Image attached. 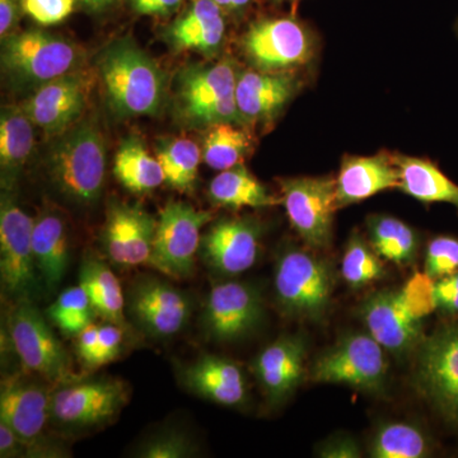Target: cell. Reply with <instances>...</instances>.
I'll return each mask as SVG.
<instances>
[{"instance_id":"48","label":"cell","mask_w":458,"mask_h":458,"mask_svg":"<svg viewBox=\"0 0 458 458\" xmlns=\"http://www.w3.org/2000/svg\"><path fill=\"white\" fill-rule=\"evenodd\" d=\"M22 0H0V35L4 38L16 25Z\"/></svg>"},{"instance_id":"10","label":"cell","mask_w":458,"mask_h":458,"mask_svg":"<svg viewBox=\"0 0 458 458\" xmlns=\"http://www.w3.org/2000/svg\"><path fill=\"white\" fill-rule=\"evenodd\" d=\"M8 330L25 369L50 384L69 381L71 358L30 300L20 301L9 313Z\"/></svg>"},{"instance_id":"52","label":"cell","mask_w":458,"mask_h":458,"mask_svg":"<svg viewBox=\"0 0 458 458\" xmlns=\"http://www.w3.org/2000/svg\"><path fill=\"white\" fill-rule=\"evenodd\" d=\"M456 29H457V33H458V22H457V26H456Z\"/></svg>"},{"instance_id":"43","label":"cell","mask_w":458,"mask_h":458,"mask_svg":"<svg viewBox=\"0 0 458 458\" xmlns=\"http://www.w3.org/2000/svg\"><path fill=\"white\" fill-rule=\"evenodd\" d=\"M437 311L445 318H458V271L445 278L434 280Z\"/></svg>"},{"instance_id":"37","label":"cell","mask_w":458,"mask_h":458,"mask_svg":"<svg viewBox=\"0 0 458 458\" xmlns=\"http://www.w3.org/2000/svg\"><path fill=\"white\" fill-rule=\"evenodd\" d=\"M86 289L78 284L65 289L47 310V316L68 336H77L92 324L95 315Z\"/></svg>"},{"instance_id":"34","label":"cell","mask_w":458,"mask_h":458,"mask_svg":"<svg viewBox=\"0 0 458 458\" xmlns=\"http://www.w3.org/2000/svg\"><path fill=\"white\" fill-rule=\"evenodd\" d=\"M432 452V443L423 429L408 423H386L378 427L369 443L370 457L423 458Z\"/></svg>"},{"instance_id":"31","label":"cell","mask_w":458,"mask_h":458,"mask_svg":"<svg viewBox=\"0 0 458 458\" xmlns=\"http://www.w3.org/2000/svg\"><path fill=\"white\" fill-rule=\"evenodd\" d=\"M80 284L86 289L96 315L111 324L125 327V298L122 284L104 262H84L81 269Z\"/></svg>"},{"instance_id":"23","label":"cell","mask_w":458,"mask_h":458,"mask_svg":"<svg viewBox=\"0 0 458 458\" xmlns=\"http://www.w3.org/2000/svg\"><path fill=\"white\" fill-rule=\"evenodd\" d=\"M337 209L360 203L378 192L399 189L400 172L393 153L375 156H344L336 177Z\"/></svg>"},{"instance_id":"3","label":"cell","mask_w":458,"mask_h":458,"mask_svg":"<svg viewBox=\"0 0 458 458\" xmlns=\"http://www.w3.org/2000/svg\"><path fill=\"white\" fill-rule=\"evenodd\" d=\"M51 180L66 198L89 205L98 200L106 171V149L101 132L93 123L72 129L51 148Z\"/></svg>"},{"instance_id":"45","label":"cell","mask_w":458,"mask_h":458,"mask_svg":"<svg viewBox=\"0 0 458 458\" xmlns=\"http://www.w3.org/2000/svg\"><path fill=\"white\" fill-rule=\"evenodd\" d=\"M325 458H358L361 456L360 445L349 437H339L325 443L318 452Z\"/></svg>"},{"instance_id":"27","label":"cell","mask_w":458,"mask_h":458,"mask_svg":"<svg viewBox=\"0 0 458 458\" xmlns=\"http://www.w3.org/2000/svg\"><path fill=\"white\" fill-rule=\"evenodd\" d=\"M401 191L424 204L447 203L458 210V185L426 158L393 153Z\"/></svg>"},{"instance_id":"7","label":"cell","mask_w":458,"mask_h":458,"mask_svg":"<svg viewBox=\"0 0 458 458\" xmlns=\"http://www.w3.org/2000/svg\"><path fill=\"white\" fill-rule=\"evenodd\" d=\"M415 385L433 409L458 428V318L424 337L419 345Z\"/></svg>"},{"instance_id":"26","label":"cell","mask_w":458,"mask_h":458,"mask_svg":"<svg viewBox=\"0 0 458 458\" xmlns=\"http://www.w3.org/2000/svg\"><path fill=\"white\" fill-rule=\"evenodd\" d=\"M225 23L214 0H194L189 11L172 25L168 38L176 50L213 53L221 47Z\"/></svg>"},{"instance_id":"15","label":"cell","mask_w":458,"mask_h":458,"mask_svg":"<svg viewBox=\"0 0 458 458\" xmlns=\"http://www.w3.org/2000/svg\"><path fill=\"white\" fill-rule=\"evenodd\" d=\"M129 312L147 335L165 339L181 333L192 313V302L181 289L158 278H143L131 286Z\"/></svg>"},{"instance_id":"33","label":"cell","mask_w":458,"mask_h":458,"mask_svg":"<svg viewBox=\"0 0 458 458\" xmlns=\"http://www.w3.org/2000/svg\"><path fill=\"white\" fill-rule=\"evenodd\" d=\"M237 125L240 123H219L209 126L201 155L213 170L221 172L243 165L251 152V137Z\"/></svg>"},{"instance_id":"24","label":"cell","mask_w":458,"mask_h":458,"mask_svg":"<svg viewBox=\"0 0 458 458\" xmlns=\"http://www.w3.org/2000/svg\"><path fill=\"white\" fill-rule=\"evenodd\" d=\"M182 381L191 393L219 405L237 406L246 400L245 375L240 366L227 358H199L183 369Z\"/></svg>"},{"instance_id":"50","label":"cell","mask_w":458,"mask_h":458,"mask_svg":"<svg viewBox=\"0 0 458 458\" xmlns=\"http://www.w3.org/2000/svg\"><path fill=\"white\" fill-rule=\"evenodd\" d=\"M252 0H231V9H242L251 3Z\"/></svg>"},{"instance_id":"4","label":"cell","mask_w":458,"mask_h":458,"mask_svg":"<svg viewBox=\"0 0 458 458\" xmlns=\"http://www.w3.org/2000/svg\"><path fill=\"white\" fill-rule=\"evenodd\" d=\"M81 59L82 53L72 42L38 30L8 36L3 44V69L21 89H38L72 73Z\"/></svg>"},{"instance_id":"18","label":"cell","mask_w":458,"mask_h":458,"mask_svg":"<svg viewBox=\"0 0 458 458\" xmlns=\"http://www.w3.org/2000/svg\"><path fill=\"white\" fill-rule=\"evenodd\" d=\"M261 236V225L255 219H221L201 237V258L219 276H240L258 261Z\"/></svg>"},{"instance_id":"6","label":"cell","mask_w":458,"mask_h":458,"mask_svg":"<svg viewBox=\"0 0 458 458\" xmlns=\"http://www.w3.org/2000/svg\"><path fill=\"white\" fill-rule=\"evenodd\" d=\"M237 77L231 60L183 71L177 92L180 116L198 126L243 123L236 102Z\"/></svg>"},{"instance_id":"2","label":"cell","mask_w":458,"mask_h":458,"mask_svg":"<svg viewBox=\"0 0 458 458\" xmlns=\"http://www.w3.org/2000/svg\"><path fill=\"white\" fill-rule=\"evenodd\" d=\"M335 283L330 262L306 250L291 247L276 260V301L288 318L321 322L330 311Z\"/></svg>"},{"instance_id":"11","label":"cell","mask_w":458,"mask_h":458,"mask_svg":"<svg viewBox=\"0 0 458 458\" xmlns=\"http://www.w3.org/2000/svg\"><path fill=\"white\" fill-rule=\"evenodd\" d=\"M245 55L258 71L284 72L311 62V32L292 17L265 18L250 26L242 38Z\"/></svg>"},{"instance_id":"44","label":"cell","mask_w":458,"mask_h":458,"mask_svg":"<svg viewBox=\"0 0 458 458\" xmlns=\"http://www.w3.org/2000/svg\"><path fill=\"white\" fill-rule=\"evenodd\" d=\"M29 450L22 439L4 421L0 420V457H25Z\"/></svg>"},{"instance_id":"32","label":"cell","mask_w":458,"mask_h":458,"mask_svg":"<svg viewBox=\"0 0 458 458\" xmlns=\"http://www.w3.org/2000/svg\"><path fill=\"white\" fill-rule=\"evenodd\" d=\"M367 228L370 245L381 259L405 267L417 258L418 236L405 222L390 216H370Z\"/></svg>"},{"instance_id":"19","label":"cell","mask_w":458,"mask_h":458,"mask_svg":"<svg viewBox=\"0 0 458 458\" xmlns=\"http://www.w3.org/2000/svg\"><path fill=\"white\" fill-rule=\"evenodd\" d=\"M157 221L140 205H110L105 223V251L110 260L123 267L150 264Z\"/></svg>"},{"instance_id":"13","label":"cell","mask_w":458,"mask_h":458,"mask_svg":"<svg viewBox=\"0 0 458 458\" xmlns=\"http://www.w3.org/2000/svg\"><path fill=\"white\" fill-rule=\"evenodd\" d=\"M128 403V388L114 378L66 384L51 396V420L59 426L89 428L106 423Z\"/></svg>"},{"instance_id":"35","label":"cell","mask_w":458,"mask_h":458,"mask_svg":"<svg viewBox=\"0 0 458 458\" xmlns=\"http://www.w3.org/2000/svg\"><path fill=\"white\" fill-rule=\"evenodd\" d=\"M201 157L198 144L190 140L165 141L157 149L165 182L180 192H190L194 189Z\"/></svg>"},{"instance_id":"17","label":"cell","mask_w":458,"mask_h":458,"mask_svg":"<svg viewBox=\"0 0 458 458\" xmlns=\"http://www.w3.org/2000/svg\"><path fill=\"white\" fill-rule=\"evenodd\" d=\"M360 313L367 331L394 357L417 352L423 342V319L409 311L396 289L376 292L361 304Z\"/></svg>"},{"instance_id":"38","label":"cell","mask_w":458,"mask_h":458,"mask_svg":"<svg viewBox=\"0 0 458 458\" xmlns=\"http://www.w3.org/2000/svg\"><path fill=\"white\" fill-rule=\"evenodd\" d=\"M458 271V237L443 234L432 238L427 246L426 274L433 280Z\"/></svg>"},{"instance_id":"41","label":"cell","mask_w":458,"mask_h":458,"mask_svg":"<svg viewBox=\"0 0 458 458\" xmlns=\"http://www.w3.org/2000/svg\"><path fill=\"white\" fill-rule=\"evenodd\" d=\"M75 0H22V11L42 26L56 25L73 12Z\"/></svg>"},{"instance_id":"1","label":"cell","mask_w":458,"mask_h":458,"mask_svg":"<svg viewBox=\"0 0 458 458\" xmlns=\"http://www.w3.org/2000/svg\"><path fill=\"white\" fill-rule=\"evenodd\" d=\"M99 73L114 110L122 116H152L165 96L161 69L134 42L114 41L99 57Z\"/></svg>"},{"instance_id":"20","label":"cell","mask_w":458,"mask_h":458,"mask_svg":"<svg viewBox=\"0 0 458 458\" xmlns=\"http://www.w3.org/2000/svg\"><path fill=\"white\" fill-rule=\"evenodd\" d=\"M89 87V81L84 75L72 72L36 89L21 107L33 125L49 134H57L83 113Z\"/></svg>"},{"instance_id":"12","label":"cell","mask_w":458,"mask_h":458,"mask_svg":"<svg viewBox=\"0 0 458 458\" xmlns=\"http://www.w3.org/2000/svg\"><path fill=\"white\" fill-rule=\"evenodd\" d=\"M33 219L9 195L0 205V276L5 293L30 300L36 285Z\"/></svg>"},{"instance_id":"46","label":"cell","mask_w":458,"mask_h":458,"mask_svg":"<svg viewBox=\"0 0 458 458\" xmlns=\"http://www.w3.org/2000/svg\"><path fill=\"white\" fill-rule=\"evenodd\" d=\"M99 325L89 324L77 335V352L83 363L89 367L98 346Z\"/></svg>"},{"instance_id":"16","label":"cell","mask_w":458,"mask_h":458,"mask_svg":"<svg viewBox=\"0 0 458 458\" xmlns=\"http://www.w3.org/2000/svg\"><path fill=\"white\" fill-rule=\"evenodd\" d=\"M51 396L47 388L25 377L5 379L0 391V420L7 423L25 442L33 457L49 456L45 428L51 419ZM30 456V454H29Z\"/></svg>"},{"instance_id":"22","label":"cell","mask_w":458,"mask_h":458,"mask_svg":"<svg viewBox=\"0 0 458 458\" xmlns=\"http://www.w3.org/2000/svg\"><path fill=\"white\" fill-rule=\"evenodd\" d=\"M297 78L279 72L247 71L238 75L236 102L243 123H273L300 89Z\"/></svg>"},{"instance_id":"30","label":"cell","mask_w":458,"mask_h":458,"mask_svg":"<svg viewBox=\"0 0 458 458\" xmlns=\"http://www.w3.org/2000/svg\"><path fill=\"white\" fill-rule=\"evenodd\" d=\"M114 177L134 194H147L165 182L158 159L149 155L137 140L123 141L114 156Z\"/></svg>"},{"instance_id":"47","label":"cell","mask_w":458,"mask_h":458,"mask_svg":"<svg viewBox=\"0 0 458 458\" xmlns=\"http://www.w3.org/2000/svg\"><path fill=\"white\" fill-rule=\"evenodd\" d=\"M182 0H140L132 5L135 11L147 16H168L180 7Z\"/></svg>"},{"instance_id":"8","label":"cell","mask_w":458,"mask_h":458,"mask_svg":"<svg viewBox=\"0 0 458 458\" xmlns=\"http://www.w3.org/2000/svg\"><path fill=\"white\" fill-rule=\"evenodd\" d=\"M212 219V212L197 209L183 201L165 204L157 221L149 265L171 278L191 276L203 237L201 229Z\"/></svg>"},{"instance_id":"39","label":"cell","mask_w":458,"mask_h":458,"mask_svg":"<svg viewBox=\"0 0 458 458\" xmlns=\"http://www.w3.org/2000/svg\"><path fill=\"white\" fill-rule=\"evenodd\" d=\"M197 452L194 443L186 434L180 432L158 433L141 443L137 451L138 457L144 458H183Z\"/></svg>"},{"instance_id":"29","label":"cell","mask_w":458,"mask_h":458,"mask_svg":"<svg viewBox=\"0 0 458 458\" xmlns=\"http://www.w3.org/2000/svg\"><path fill=\"white\" fill-rule=\"evenodd\" d=\"M209 198L218 207L232 210L260 209L282 204V199L271 194L243 165L219 172L210 182Z\"/></svg>"},{"instance_id":"40","label":"cell","mask_w":458,"mask_h":458,"mask_svg":"<svg viewBox=\"0 0 458 458\" xmlns=\"http://www.w3.org/2000/svg\"><path fill=\"white\" fill-rule=\"evenodd\" d=\"M405 306L419 319H424L436 311V297H434V280L424 274H415L400 289Z\"/></svg>"},{"instance_id":"14","label":"cell","mask_w":458,"mask_h":458,"mask_svg":"<svg viewBox=\"0 0 458 458\" xmlns=\"http://www.w3.org/2000/svg\"><path fill=\"white\" fill-rule=\"evenodd\" d=\"M262 318L264 301L258 288L241 282L218 283L205 302L204 331L216 342H236L252 333Z\"/></svg>"},{"instance_id":"28","label":"cell","mask_w":458,"mask_h":458,"mask_svg":"<svg viewBox=\"0 0 458 458\" xmlns=\"http://www.w3.org/2000/svg\"><path fill=\"white\" fill-rule=\"evenodd\" d=\"M35 143L33 123L21 106L5 107L0 119V167L2 185L11 189L16 183Z\"/></svg>"},{"instance_id":"51","label":"cell","mask_w":458,"mask_h":458,"mask_svg":"<svg viewBox=\"0 0 458 458\" xmlns=\"http://www.w3.org/2000/svg\"><path fill=\"white\" fill-rule=\"evenodd\" d=\"M111 2H113V0H106L107 4H108V3H111Z\"/></svg>"},{"instance_id":"9","label":"cell","mask_w":458,"mask_h":458,"mask_svg":"<svg viewBox=\"0 0 458 458\" xmlns=\"http://www.w3.org/2000/svg\"><path fill=\"white\" fill-rule=\"evenodd\" d=\"M282 204L292 228L311 249H327L333 240L336 180L330 176L279 180Z\"/></svg>"},{"instance_id":"42","label":"cell","mask_w":458,"mask_h":458,"mask_svg":"<svg viewBox=\"0 0 458 458\" xmlns=\"http://www.w3.org/2000/svg\"><path fill=\"white\" fill-rule=\"evenodd\" d=\"M123 340L122 327L111 322L101 325L98 330V346L89 364L90 369H99L116 360L117 355L122 352Z\"/></svg>"},{"instance_id":"49","label":"cell","mask_w":458,"mask_h":458,"mask_svg":"<svg viewBox=\"0 0 458 458\" xmlns=\"http://www.w3.org/2000/svg\"><path fill=\"white\" fill-rule=\"evenodd\" d=\"M84 4L90 9H95V11H98V9H102L105 7L104 2L102 0H82Z\"/></svg>"},{"instance_id":"36","label":"cell","mask_w":458,"mask_h":458,"mask_svg":"<svg viewBox=\"0 0 458 458\" xmlns=\"http://www.w3.org/2000/svg\"><path fill=\"white\" fill-rule=\"evenodd\" d=\"M381 256L358 233L349 238L342 262V276L352 289H360L385 276Z\"/></svg>"},{"instance_id":"25","label":"cell","mask_w":458,"mask_h":458,"mask_svg":"<svg viewBox=\"0 0 458 458\" xmlns=\"http://www.w3.org/2000/svg\"><path fill=\"white\" fill-rule=\"evenodd\" d=\"M32 247L36 269L54 291L63 282L71 261V240L62 216L45 210L35 219Z\"/></svg>"},{"instance_id":"5","label":"cell","mask_w":458,"mask_h":458,"mask_svg":"<svg viewBox=\"0 0 458 458\" xmlns=\"http://www.w3.org/2000/svg\"><path fill=\"white\" fill-rule=\"evenodd\" d=\"M388 361L384 346L369 333L346 334L311 369L316 384L344 385L363 393H385Z\"/></svg>"},{"instance_id":"21","label":"cell","mask_w":458,"mask_h":458,"mask_svg":"<svg viewBox=\"0 0 458 458\" xmlns=\"http://www.w3.org/2000/svg\"><path fill=\"white\" fill-rule=\"evenodd\" d=\"M307 345L302 336L279 337L255 358L252 369L271 405L284 403L304 375Z\"/></svg>"}]
</instances>
